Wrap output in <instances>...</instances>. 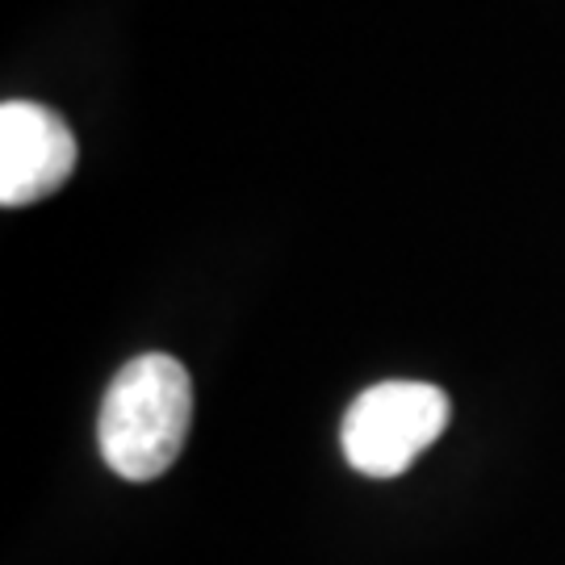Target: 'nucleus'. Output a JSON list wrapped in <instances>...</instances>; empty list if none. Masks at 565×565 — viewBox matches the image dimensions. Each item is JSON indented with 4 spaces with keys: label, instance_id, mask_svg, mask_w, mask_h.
<instances>
[{
    "label": "nucleus",
    "instance_id": "nucleus-3",
    "mask_svg": "<svg viewBox=\"0 0 565 565\" xmlns=\"http://www.w3.org/2000/svg\"><path fill=\"white\" fill-rule=\"evenodd\" d=\"M76 172V139L67 121L39 102L0 105V202L30 205L60 193Z\"/></svg>",
    "mask_w": 565,
    "mask_h": 565
},
{
    "label": "nucleus",
    "instance_id": "nucleus-1",
    "mask_svg": "<svg viewBox=\"0 0 565 565\" xmlns=\"http://www.w3.org/2000/svg\"><path fill=\"white\" fill-rule=\"evenodd\" d=\"M193 424V377L177 356L147 352L109 382L97 419L105 465L126 482H151L181 457Z\"/></svg>",
    "mask_w": 565,
    "mask_h": 565
},
{
    "label": "nucleus",
    "instance_id": "nucleus-2",
    "mask_svg": "<svg viewBox=\"0 0 565 565\" xmlns=\"http://www.w3.org/2000/svg\"><path fill=\"white\" fill-rule=\"evenodd\" d=\"M448 394L427 382L369 385L343 415V457L369 478H394L448 427Z\"/></svg>",
    "mask_w": 565,
    "mask_h": 565
}]
</instances>
